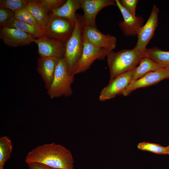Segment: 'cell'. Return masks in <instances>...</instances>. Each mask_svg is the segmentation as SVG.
<instances>
[{"label": "cell", "instance_id": "e0dca14e", "mask_svg": "<svg viewBox=\"0 0 169 169\" xmlns=\"http://www.w3.org/2000/svg\"><path fill=\"white\" fill-rule=\"evenodd\" d=\"M26 8L45 29L50 18L48 10L39 0H28Z\"/></svg>", "mask_w": 169, "mask_h": 169}, {"label": "cell", "instance_id": "ac0fdd59", "mask_svg": "<svg viewBox=\"0 0 169 169\" xmlns=\"http://www.w3.org/2000/svg\"><path fill=\"white\" fill-rule=\"evenodd\" d=\"M138 64V66L134 69L132 81L137 79L149 72L156 71L163 68L158 63L146 56L142 57Z\"/></svg>", "mask_w": 169, "mask_h": 169}, {"label": "cell", "instance_id": "52a82bcc", "mask_svg": "<svg viewBox=\"0 0 169 169\" xmlns=\"http://www.w3.org/2000/svg\"><path fill=\"white\" fill-rule=\"evenodd\" d=\"M134 69L119 75L109 81V84L101 91L99 100L101 101H105L113 98L119 94H122L132 81Z\"/></svg>", "mask_w": 169, "mask_h": 169}, {"label": "cell", "instance_id": "5bb4252c", "mask_svg": "<svg viewBox=\"0 0 169 169\" xmlns=\"http://www.w3.org/2000/svg\"><path fill=\"white\" fill-rule=\"evenodd\" d=\"M116 6L123 17L119 26L124 34L127 36L137 35L141 28L143 25L144 19L141 16H133L130 14L121 5L119 0H115Z\"/></svg>", "mask_w": 169, "mask_h": 169}, {"label": "cell", "instance_id": "d6986e66", "mask_svg": "<svg viewBox=\"0 0 169 169\" xmlns=\"http://www.w3.org/2000/svg\"><path fill=\"white\" fill-rule=\"evenodd\" d=\"M3 27L15 28L38 38L45 36L43 30L31 24L19 20L13 17L8 20Z\"/></svg>", "mask_w": 169, "mask_h": 169}, {"label": "cell", "instance_id": "277c9868", "mask_svg": "<svg viewBox=\"0 0 169 169\" xmlns=\"http://www.w3.org/2000/svg\"><path fill=\"white\" fill-rule=\"evenodd\" d=\"M74 75L69 74L64 58L59 59L52 83L47 93L51 99L62 96L69 97L72 94L71 85Z\"/></svg>", "mask_w": 169, "mask_h": 169}, {"label": "cell", "instance_id": "484cf974", "mask_svg": "<svg viewBox=\"0 0 169 169\" xmlns=\"http://www.w3.org/2000/svg\"><path fill=\"white\" fill-rule=\"evenodd\" d=\"M15 13L11 10L0 6V27H3L9 19L14 17Z\"/></svg>", "mask_w": 169, "mask_h": 169}, {"label": "cell", "instance_id": "30bf717a", "mask_svg": "<svg viewBox=\"0 0 169 169\" xmlns=\"http://www.w3.org/2000/svg\"><path fill=\"white\" fill-rule=\"evenodd\" d=\"M84 25L97 28L95 19L98 13L104 8L116 6L115 0H81Z\"/></svg>", "mask_w": 169, "mask_h": 169}, {"label": "cell", "instance_id": "7a4b0ae2", "mask_svg": "<svg viewBox=\"0 0 169 169\" xmlns=\"http://www.w3.org/2000/svg\"><path fill=\"white\" fill-rule=\"evenodd\" d=\"M145 56L144 52L135 49H123L115 52L110 51L106 58L110 81L118 75L134 69L140 59Z\"/></svg>", "mask_w": 169, "mask_h": 169}, {"label": "cell", "instance_id": "7c38bea8", "mask_svg": "<svg viewBox=\"0 0 169 169\" xmlns=\"http://www.w3.org/2000/svg\"><path fill=\"white\" fill-rule=\"evenodd\" d=\"M168 79L169 69L167 68L149 72L137 79L132 81L122 95L128 96L137 89L155 84L162 80Z\"/></svg>", "mask_w": 169, "mask_h": 169}, {"label": "cell", "instance_id": "d4e9b609", "mask_svg": "<svg viewBox=\"0 0 169 169\" xmlns=\"http://www.w3.org/2000/svg\"><path fill=\"white\" fill-rule=\"evenodd\" d=\"M41 4L49 13L61 6L66 2L65 0H40Z\"/></svg>", "mask_w": 169, "mask_h": 169}, {"label": "cell", "instance_id": "83f0119b", "mask_svg": "<svg viewBox=\"0 0 169 169\" xmlns=\"http://www.w3.org/2000/svg\"><path fill=\"white\" fill-rule=\"evenodd\" d=\"M27 164L28 169H57L38 163L32 162Z\"/></svg>", "mask_w": 169, "mask_h": 169}, {"label": "cell", "instance_id": "f1b7e54d", "mask_svg": "<svg viewBox=\"0 0 169 169\" xmlns=\"http://www.w3.org/2000/svg\"><path fill=\"white\" fill-rule=\"evenodd\" d=\"M166 154L169 155V145L166 147Z\"/></svg>", "mask_w": 169, "mask_h": 169}, {"label": "cell", "instance_id": "f546056e", "mask_svg": "<svg viewBox=\"0 0 169 169\" xmlns=\"http://www.w3.org/2000/svg\"><path fill=\"white\" fill-rule=\"evenodd\" d=\"M166 68H168L169 69V66L167 67H166Z\"/></svg>", "mask_w": 169, "mask_h": 169}, {"label": "cell", "instance_id": "9a60e30c", "mask_svg": "<svg viewBox=\"0 0 169 169\" xmlns=\"http://www.w3.org/2000/svg\"><path fill=\"white\" fill-rule=\"evenodd\" d=\"M59 59L53 58L40 57L38 59L37 70L43 80L47 90L52 83Z\"/></svg>", "mask_w": 169, "mask_h": 169}, {"label": "cell", "instance_id": "8fae6325", "mask_svg": "<svg viewBox=\"0 0 169 169\" xmlns=\"http://www.w3.org/2000/svg\"><path fill=\"white\" fill-rule=\"evenodd\" d=\"M83 39L101 49L109 51L113 50L116 47L117 38L110 34H105L97 28L84 26Z\"/></svg>", "mask_w": 169, "mask_h": 169}, {"label": "cell", "instance_id": "4316f807", "mask_svg": "<svg viewBox=\"0 0 169 169\" xmlns=\"http://www.w3.org/2000/svg\"><path fill=\"white\" fill-rule=\"evenodd\" d=\"M122 6L131 15L136 16V10L138 0H120Z\"/></svg>", "mask_w": 169, "mask_h": 169}, {"label": "cell", "instance_id": "2e32d148", "mask_svg": "<svg viewBox=\"0 0 169 169\" xmlns=\"http://www.w3.org/2000/svg\"><path fill=\"white\" fill-rule=\"evenodd\" d=\"M81 8V0H67L60 7L49 13L50 15L62 17L75 23L76 11Z\"/></svg>", "mask_w": 169, "mask_h": 169}, {"label": "cell", "instance_id": "6da1fadb", "mask_svg": "<svg viewBox=\"0 0 169 169\" xmlns=\"http://www.w3.org/2000/svg\"><path fill=\"white\" fill-rule=\"evenodd\" d=\"M27 164H42L57 169H74V160L70 151L54 142L45 144L34 148L27 154Z\"/></svg>", "mask_w": 169, "mask_h": 169}, {"label": "cell", "instance_id": "8992f818", "mask_svg": "<svg viewBox=\"0 0 169 169\" xmlns=\"http://www.w3.org/2000/svg\"><path fill=\"white\" fill-rule=\"evenodd\" d=\"M110 51L97 47L84 39L82 56L76 67L74 75L87 70L95 60L104 59Z\"/></svg>", "mask_w": 169, "mask_h": 169}, {"label": "cell", "instance_id": "7402d4cb", "mask_svg": "<svg viewBox=\"0 0 169 169\" xmlns=\"http://www.w3.org/2000/svg\"><path fill=\"white\" fill-rule=\"evenodd\" d=\"M14 17L19 20L33 25L38 28L44 31L45 33L44 29L35 19L26 8L15 13Z\"/></svg>", "mask_w": 169, "mask_h": 169}, {"label": "cell", "instance_id": "ffe728a7", "mask_svg": "<svg viewBox=\"0 0 169 169\" xmlns=\"http://www.w3.org/2000/svg\"><path fill=\"white\" fill-rule=\"evenodd\" d=\"M144 53L145 56L150 58L163 68L169 66V51H163L154 47L146 48Z\"/></svg>", "mask_w": 169, "mask_h": 169}, {"label": "cell", "instance_id": "603a6c76", "mask_svg": "<svg viewBox=\"0 0 169 169\" xmlns=\"http://www.w3.org/2000/svg\"><path fill=\"white\" fill-rule=\"evenodd\" d=\"M28 0H1L0 6L8 8L14 13L26 8Z\"/></svg>", "mask_w": 169, "mask_h": 169}, {"label": "cell", "instance_id": "9c48e42d", "mask_svg": "<svg viewBox=\"0 0 169 169\" xmlns=\"http://www.w3.org/2000/svg\"><path fill=\"white\" fill-rule=\"evenodd\" d=\"M159 11V9L154 5L147 20L139 30L134 48L140 52H144L147 45L153 36L158 25Z\"/></svg>", "mask_w": 169, "mask_h": 169}, {"label": "cell", "instance_id": "4fadbf2b", "mask_svg": "<svg viewBox=\"0 0 169 169\" xmlns=\"http://www.w3.org/2000/svg\"><path fill=\"white\" fill-rule=\"evenodd\" d=\"M0 38L5 44L12 47L28 45L35 38L18 29L7 27H1Z\"/></svg>", "mask_w": 169, "mask_h": 169}, {"label": "cell", "instance_id": "cb8c5ba5", "mask_svg": "<svg viewBox=\"0 0 169 169\" xmlns=\"http://www.w3.org/2000/svg\"><path fill=\"white\" fill-rule=\"evenodd\" d=\"M137 148L141 150L149 151L158 154H166V147L157 144L141 142L138 144Z\"/></svg>", "mask_w": 169, "mask_h": 169}, {"label": "cell", "instance_id": "ba28073f", "mask_svg": "<svg viewBox=\"0 0 169 169\" xmlns=\"http://www.w3.org/2000/svg\"><path fill=\"white\" fill-rule=\"evenodd\" d=\"M34 42L37 45L39 57L58 59L64 58L66 43L46 36L35 38Z\"/></svg>", "mask_w": 169, "mask_h": 169}, {"label": "cell", "instance_id": "3957f363", "mask_svg": "<svg viewBox=\"0 0 169 169\" xmlns=\"http://www.w3.org/2000/svg\"><path fill=\"white\" fill-rule=\"evenodd\" d=\"M84 26L83 16L76 14L74 30L65 43L64 57L70 75H74L76 67L82 56L83 49Z\"/></svg>", "mask_w": 169, "mask_h": 169}, {"label": "cell", "instance_id": "5b68a950", "mask_svg": "<svg viewBox=\"0 0 169 169\" xmlns=\"http://www.w3.org/2000/svg\"><path fill=\"white\" fill-rule=\"evenodd\" d=\"M50 16L45 28V36L66 43L72 34L75 23L64 18Z\"/></svg>", "mask_w": 169, "mask_h": 169}, {"label": "cell", "instance_id": "44dd1931", "mask_svg": "<svg viewBox=\"0 0 169 169\" xmlns=\"http://www.w3.org/2000/svg\"><path fill=\"white\" fill-rule=\"evenodd\" d=\"M11 141L7 136L0 138V169H3L5 164L9 159L12 152Z\"/></svg>", "mask_w": 169, "mask_h": 169}]
</instances>
